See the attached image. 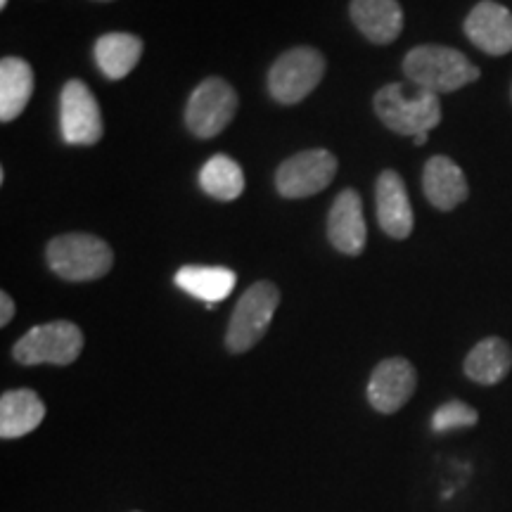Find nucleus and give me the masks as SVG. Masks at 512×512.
<instances>
[{"label":"nucleus","mask_w":512,"mask_h":512,"mask_svg":"<svg viewBox=\"0 0 512 512\" xmlns=\"http://www.w3.org/2000/svg\"><path fill=\"white\" fill-rule=\"evenodd\" d=\"M403 74L422 91L441 95L456 93L467 83H475L482 76V69L456 48L415 46L403 57Z\"/></svg>","instance_id":"1"},{"label":"nucleus","mask_w":512,"mask_h":512,"mask_svg":"<svg viewBox=\"0 0 512 512\" xmlns=\"http://www.w3.org/2000/svg\"><path fill=\"white\" fill-rule=\"evenodd\" d=\"M373 107L377 119L399 136L415 138L420 133H430L441 121L439 95L422 88L411 93L403 83L380 88L373 98Z\"/></svg>","instance_id":"2"},{"label":"nucleus","mask_w":512,"mask_h":512,"mask_svg":"<svg viewBox=\"0 0 512 512\" xmlns=\"http://www.w3.org/2000/svg\"><path fill=\"white\" fill-rule=\"evenodd\" d=\"M50 271L69 283L105 278L114 266V252L105 240L88 233H67L50 240L46 249Z\"/></svg>","instance_id":"3"},{"label":"nucleus","mask_w":512,"mask_h":512,"mask_svg":"<svg viewBox=\"0 0 512 512\" xmlns=\"http://www.w3.org/2000/svg\"><path fill=\"white\" fill-rule=\"evenodd\" d=\"M278 306L280 290L273 283L259 280V283L247 287L228 323L226 349L230 354H245V351L256 347L264 339Z\"/></svg>","instance_id":"4"},{"label":"nucleus","mask_w":512,"mask_h":512,"mask_svg":"<svg viewBox=\"0 0 512 512\" xmlns=\"http://www.w3.org/2000/svg\"><path fill=\"white\" fill-rule=\"evenodd\" d=\"M83 351V332L69 320L36 325L12 349L17 363L22 366H69Z\"/></svg>","instance_id":"5"},{"label":"nucleus","mask_w":512,"mask_h":512,"mask_svg":"<svg viewBox=\"0 0 512 512\" xmlns=\"http://www.w3.org/2000/svg\"><path fill=\"white\" fill-rule=\"evenodd\" d=\"M325 74V57L320 50L302 46L287 50L268 72V91L280 105H297L316 91Z\"/></svg>","instance_id":"6"},{"label":"nucleus","mask_w":512,"mask_h":512,"mask_svg":"<svg viewBox=\"0 0 512 512\" xmlns=\"http://www.w3.org/2000/svg\"><path fill=\"white\" fill-rule=\"evenodd\" d=\"M238 114V93L228 81L211 76L195 88L185 107V124L197 138H214Z\"/></svg>","instance_id":"7"},{"label":"nucleus","mask_w":512,"mask_h":512,"mask_svg":"<svg viewBox=\"0 0 512 512\" xmlns=\"http://www.w3.org/2000/svg\"><path fill=\"white\" fill-rule=\"evenodd\" d=\"M60 128L67 145L88 147L100 143L105 136L100 105L91 88L79 79L64 83L60 95Z\"/></svg>","instance_id":"8"},{"label":"nucleus","mask_w":512,"mask_h":512,"mask_svg":"<svg viewBox=\"0 0 512 512\" xmlns=\"http://www.w3.org/2000/svg\"><path fill=\"white\" fill-rule=\"evenodd\" d=\"M337 157L328 150H304L285 159L275 174V188L285 200H304L335 181Z\"/></svg>","instance_id":"9"},{"label":"nucleus","mask_w":512,"mask_h":512,"mask_svg":"<svg viewBox=\"0 0 512 512\" xmlns=\"http://www.w3.org/2000/svg\"><path fill=\"white\" fill-rule=\"evenodd\" d=\"M415 387H418V373L408 358H384L370 375L368 401L377 413L392 415L411 401Z\"/></svg>","instance_id":"10"},{"label":"nucleus","mask_w":512,"mask_h":512,"mask_svg":"<svg viewBox=\"0 0 512 512\" xmlns=\"http://www.w3.org/2000/svg\"><path fill=\"white\" fill-rule=\"evenodd\" d=\"M465 36L486 55L512 53V12L494 0H482L465 19Z\"/></svg>","instance_id":"11"},{"label":"nucleus","mask_w":512,"mask_h":512,"mask_svg":"<svg viewBox=\"0 0 512 512\" xmlns=\"http://www.w3.org/2000/svg\"><path fill=\"white\" fill-rule=\"evenodd\" d=\"M328 238L337 252L358 256L368 240L366 219H363V200L356 190H342L332 202L328 216Z\"/></svg>","instance_id":"12"},{"label":"nucleus","mask_w":512,"mask_h":512,"mask_svg":"<svg viewBox=\"0 0 512 512\" xmlns=\"http://www.w3.org/2000/svg\"><path fill=\"white\" fill-rule=\"evenodd\" d=\"M377 221L389 238L406 240L413 233V207L408 200V190L403 178L396 171H382L375 185Z\"/></svg>","instance_id":"13"},{"label":"nucleus","mask_w":512,"mask_h":512,"mask_svg":"<svg viewBox=\"0 0 512 512\" xmlns=\"http://www.w3.org/2000/svg\"><path fill=\"white\" fill-rule=\"evenodd\" d=\"M422 192L432 207L439 211H453L467 200L470 185H467L463 169L451 157L437 155L425 164V171H422Z\"/></svg>","instance_id":"14"},{"label":"nucleus","mask_w":512,"mask_h":512,"mask_svg":"<svg viewBox=\"0 0 512 512\" xmlns=\"http://www.w3.org/2000/svg\"><path fill=\"white\" fill-rule=\"evenodd\" d=\"M351 22L375 46L394 43L403 31L399 0H351Z\"/></svg>","instance_id":"15"},{"label":"nucleus","mask_w":512,"mask_h":512,"mask_svg":"<svg viewBox=\"0 0 512 512\" xmlns=\"http://www.w3.org/2000/svg\"><path fill=\"white\" fill-rule=\"evenodd\" d=\"M46 418V403L31 389H15L0 396V437L19 439L34 432Z\"/></svg>","instance_id":"16"},{"label":"nucleus","mask_w":512,"mask_h":512,"mask_svg":"<svg viewBox=\"0 0 512 512\" xmlns=\"http://www.w3.org/2000/svg\"><path fill=\"white\" fill-rule=\"evenodd\" d=\"M34 95V69L22 57H3L0 62V121L10 124L24 112Z\"/></svg>","instance_id":"17"},{"label":"nucleus","mask_w":512,"mask_h":512,"mask_svg":"<svg viewBox=\"0 0 512 512\" xmlns=\"http://www.w3.org/2000/svg\"><path fill=\"white\" fill-rule=\"evenodd\" d=\"M140 57H143V41L126 31L105 34L95 43V62L100 72L112 81L126 79L136 69Z\"/></svg>","instance_id":"18"},{"label":"nucleus","mask_w":512,"mask_h":512,"mask_svg":"<svg viewBox=\"0 0 512 512\" xmlns=\"http://www.w3.org/2000/svg\"><path fill=\"white\" fill-rule=\"evenodd\" d=\"M512 368V349L501 337H486L472 347L465 358V375L472 382L491 384L503 382Z\"/></svg>","instance_id":"19"},{"label":"nucleus","mask_w":512,"mask_h":512,"mask_svg":"<svg viewBox=\"0 0 512 512\" xmlns=\"http://www.w3.org/2000/svg\"><path fill=\"white\" fill-rule=\"evenodd\" d=\"M174 280L190 297L202 299L207 306H211L230 297L235 283H238V275L223 266H183Z\"/></svg>","instance_id":"20"},{"label":"nucleus","mask_w":512,"mask_h":512,"mask_svg":"<svg viewBox=\"0 0 512 512\" xmlns=\"http://www.w3.org/2000/svg\"><path fill=\"white\" fill-rule=\"evenodd\" d=\"M200 185L209 197L219 202L238 200L245 190L242 166L226 155H214L200 171Z\"/></svg>","instance_id":"21"},{"label":"nucleus","mask_w":512,"mask_h":512,"mask_svg":"<svg viewBox=\"0 0 512 512\" xmlns=\"http://www.w3.org/2000/svg\"><path fill=\"white\" fill-rule=\"evenodd\" d=\"M477 420H479V413L472 406H467L463 401H448L434 411L432 430L437 434L463 430V427L477 425Z\"/></svg>","instance_id":"22"},{"label":"nucleus","mask_w":512,"mask_h":512,"mask_svg":"<svg viewBox=\"0 0 512 512\" xmlns=\"http://www.w3.org/2000/svg\"><path fill=\"white\" fill-rule=\"evenodd\" d=\"M12 316H15V302L8 292H0V325H8Z\"/></svg>","instance_id":"23"},{"label":"nucleus","mask_w":512,"mask_h":512,"mask_svg":"<svg viewBox=\"0 0 512 512\" xmlns=\"http://www.w3.org/2000/svg\"><path fill=\"white\" fill-rule=\"evenodd\" d=\"M427 138H430V133H420V136H415L413 140H415V145H425L427 143Z\"/></svg>","instance_id":"24"},{"label":"nucleus","mask_w":512,"mask_h":512,"mask_svg":"<svg viewBox=\"0 0 512 512\" xmlns=\"http://www.w3.org/2000/svg\"><path fill=\"white\" fill-rule=\"evenodd\" d=\"M0 8H8V0H0Z\"/></svg>","instance_id":"25"},{"label":"nucleus","mask_w":512,"mask_h":512,"mask_svg":"<svg viewBox=\"0 0 512 512\" xmlns=\"http://www.w3.org/2000/svg\"><path fill=\"white\" fill-rule=\"evenodd\" d=\"M133 512H138V510H133Z\"/></svg>","instance_id":"26"}]
</instances>
